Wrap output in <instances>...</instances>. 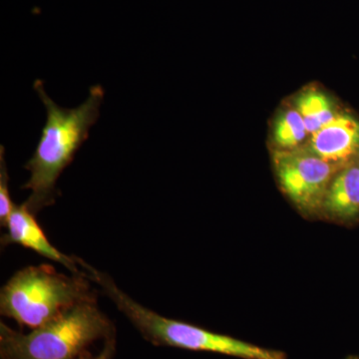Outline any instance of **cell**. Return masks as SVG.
<instances>
[{"label":"cell","instance_id":"obj_1","mask_svg":"<svg viewBox=\"0 0 359 359\" xmlns=\"http://www.w3.org/2000/svg\"><path fill=\"white\" fill-rule=\"evenodd\" d=\"M33 87L46 110V122L34 154L25 166L30 178L21 189L32 191L25 203L36 215L55 202L57 180L88 139L90 128L100 116L105 92L101 85L90 87L88 98L81 105L65 109L47 95L41 80H35Z\"/></svg>","mask_w":359,"mask_h":359},{"label":"cell","instance_id":"obj_2","mask_svg":"<svg viewBox=\"0 0 359 359\" xmlns=\"http://www.w3.org/2000/svg\"><path fill=\"white\" fill-rule=\"evenodd\" d=\"M89 278L102 287L105 294L140 332L156 346L177 347L192 351L223 354L241 359H287L278 349L266 348L231 335L218 334L205 328L165 318L142 306L123 292L109 276L78 257Z\"/></svg>","mask_w":359,"mask_h":359},{"label":"cell","instance_id":"obj_3","mask_svg":"<svg viewBox=\"0 0 359 359\" xmlns=\"http://www.w3.org/2000/svg\"><path fill=\"white\" fill-rule=\"evenodd\" d=\"M115 334L92 297L27 334L0 323V359H78L97 340Z\"/></svg>","mask_w":359,"mask_h":359},{"label":"cell","instance_id":"obj_4","mask_svg":"<svg viewBox=\"0 0 359 359\" xmlns=\"http://www.w3.org/2000/svg\"><path fill=\"white\" fill-rule=\"evenodd\" d=\"M86 276H65L47 264L20 269L2 287L0 313L21 327H41L94 297Z\"/></svg>","mask_w":359,"mask_h":359},{"label":"cell","instance_id":"obj_5","mask_svg":"<svg viewBox=\"0 0 359 359\" xmlns=\"http://www.w3.org/2000/svg\"><path fill=\"white\" fill-rule=\"evenodd\" d=\"M275 162L278 182L292 203L302 212L323 210L328 187L339 166L311 152L280 153Z\"/></svg>","mask_w":359,"mask_h":359},{"label":"cell","instance_id":"obj_6","mask_svg":"<svg viewBox=\"0 0 359 359\" xmlns=\"http://www.w3.org/2000/svg\"><path fill=\"white\" fill-rule=\"evenodd\" d=\"M4 228H6L7 231L1 237L2 247L13 244L20 245L26 249L32 250L39 256L62 264L69 269L72 275H86V273H81L78 269L79 264L77 257L63 254L49 242L37 222L36 216L30 211L25 203L14 205Z\"/></svg>","mask_w":359,"mask_h":359},{"label":"cell","instance_id":"obj_7","mask_svg":"<svg viewBox=\"0 0 359 359\" xmlns=\"http://www.w3.org/2000/svg\"><path fill=\"white\" fill-rule=\"evenodd\" d=\"M311 147L313 154L332 164H351L359 154V122L351 116L337 114L311 135Z\"/></svg>","mask_w":359,"mask_h":359},{"label":"cell","instance_id":"obj_8","mask_svg":"<svg viewBox=\"0 0 359 359\" xmlns=\"http://www.w3.org/2000/svg\"><path fill=\"white\" fill-rule=\"evenodd\" d=\"M323 210L341 224L359 222V165H346L337 172L328 187Z\"/></svg>","mask_w":359,"mask_h":359},{"label":"cell","instance_id":"obj_9","mask_svg":"<svg viewBox=\"0 0 359 359\" xmlns=\"http://www.w3.org/2000/svg\"><path fill=\"white\" fill-rule=\"evenodd\" d=\"M297 111L306 123L309 134L313 135L337 117L332 104L325 94L311 91L297 99Z\"/></svg>","mask_w":359,"mask_h":359},{"label":"cell","instance_id":"obj_10","mask_svg":"<svg viewBox=\"0 0 359 359\" xmlns=\"http://www.w3.org/2000/svg\"><path fill=\"white\" fill-rule=\"evenodd\" d=\"M309 134L306 123L297 110H290L278 120L275 128V141L283 148H294Z\"/></svg>","mask_w":359,"mask_h":359},{"label":"cell","instance_id":"obj_11","mask_svg":"<svg viewBox=\"0 0 359 359\" xmlns=\"http://www.w3.org/2000/svg\"><path fill=\"white\" fill-rule=\"evenodd\" d=\"M4 155H6V149L1 146L0 147V223L1 226H6L7 219L15 205L11 201V194H9V177Z\"/></svg>","mask_w":359,"mask_h":359},{"label":"cell","instance_id":"obj_12","mask_svg":"<svg viewBox=\"0 0 359 359\" xmlns=\"http://www.w3.org/2000/svg\"><path fill=\"white\" fill-rule=\"evenodd\" d=\"M115 351L116 339L115 337H113L105 340L100 353L97 354V355H91V354L86 353L78 359H113L115 355Z\"/></svg>","mask_w":359,"mask_h":359},{"label":"cell","instance_id":"obj_13","mask_svg":"<svg viewBox=\"0 0 359 359\" xmlns=\"http://www.w3.org/2000/svg\"><path fill=\"white\" fill-rule=\"evenodd\" d=\"M346 359H359V355L349 356V358H347Z\"/></svg>","mask_w":359,"mask_h":359}]
</instances>
